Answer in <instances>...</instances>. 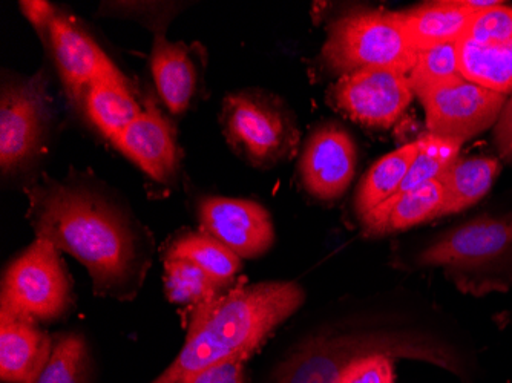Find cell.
<instances>
[{
    "label": "cell",
    "mask_w": 512,
    "mask_h": 383,
    "mask_svg": "<svg viewBox=\"0 0 512 383\" xmlns=\"http://www.w3.org/2000/svg\"><path fill=\"white\" fill-rule=\"evenodd\" d=\"M28 197V218L37 238L83 264L97 295H137L151 264L149 239L117 204L91 187L50 178L30 187Z\"/></svg>",
    "instance_id": "obj_1"
},
{
    "label": "cell",
    "mask_w": 512,
    "mask_h": 383,
    "mask_svg": "<svg viewBox=\"0 0 512 383\" xmlns=\"http://www.w3.org/2000/svg\"><path fill=\"white\" fill-rule=\"evenodd\" d=\"M304 299L306 293L296 282L270 281L238 285L191 308L183 350L152 383H191L218 362L249 359Z\"/></svg>",
    "instance_id": "obj_2"
},
{
    "label": "cell",
    "mask_w": 512,
    "mask_h": 383,
    "mask_svg": "<svg viewBox=\"0 0 512 383\" xmlns=\"http://www.w3.org/2000/svg\"><path fill=\"white\" fill-rule=\"evenodd\" d=\"M417 262L442 267L468 292L506 289L512 282V215L468 221L431 243Z\"/></svg>",
    "instance_id": "obj_3"
},
{
    "label": "cell",
    "mask_w": 512,
    "mask_h": 383,
    "mask_svg": "<svg viewBox=\"0 0 512 383\" xmlns=\"http://www.w3.org/2000/svg\"><path fill=\"white\" fill-rule=\"evenodd\" d=\"M416 56L396 13L378 10L352 11L335 20L321 53L325 68L339 77L364 69L408 76Z\"/></svg>",
    "instance_id": "obj_4"
},
{
    "label": "cell",
    "mask_w": 512,
    "mask_h": 383,
    "mask_svg": "<svg viewBox=\"0 0 512 383\" xmlns=\"http://www.w3.org/2000/svg\"><path fill=\"white\" fill-rule=\"evenodd\" d=\"M73 304V284L50 241L37 238L5 270L0 310L39 324L62 319Z\"/></svg>",
    "instance_id": "obj_5"
},
{
    "label": "cell",
    "mask_w": 512,
    "mask_h": 383,
    "mask_svg": "<svg viewBox=\"0 0 512 383\" xmlns=\"http://www.w3.org/2000/svg\"><path fill=\"white\" fill-rule=\"evenodd\" d=\"M376 353L422 359L460 374L456 357L437 345L394 338H336L316 339L296 351L279 371L276 383H338L348 362Z\"/></svg>",
    "instance_id": "obj_6"
},
{
    "label": "cell",
    "mask_w": 512,
    "mask_h": 383,
    "mask_svg": "<svg viewBox=\"0 0 512 383\" xmlns=\"http://www.w3.org/2000/svg\"><path fill=\"white\" fill-rule=\"evenodd\" d=\"M221 123L230 145L258 166L278 163L298 143V129L289 112L258 92L229 95Z\"/></svg>",
    "instance_id": "obj_7"
},
{
    "label": "cell",
    "mask_w": 512,
    "mask_h": 383,
    "mask_svg": "<svg viewBox=\"0 0 512 383\" xmlns=\"http://www.w3.org/2000/svg\"><path fill=\"white\" fill-rule=\"evenodd\" d=\"M48 122L50 97L43 71L33 77L4 80L0 99V166L5 175L33 163L45 143Z\"/></svg>",
    "instance_id": "obj_8"
},
{
    "label": "cell",
    "mask_w": 512,
    "mask_h": 383,
    "mask_svg": "<svg viewBox=\"0 0 512 383\" xmlns=\"http://www.w3.org/2000/svg\"><path fill=\"white\" fill-rule=\"evenodd\" d=\"M419 100L427 114L428 132L460 143L496 125L508 102L505 94L467 79L431 89Z\"/></svg>",
    "instance_id": "obj_9"
},
{
    "label": "cell",
    "mask_w": 512,
    "mask_h": 383,
    "mask_svg": "<svg viewBox=\"0 0 512 383\" xmlns=\"http://www.w3.org/2000/svg\"><path fill=\"white\" fill-rule=\"evenodd\" d=\"M408 76L391 69H364L339 77L330 91L336 109L368 128L388 129L413 100Z\"/></svg>",
    "instance_id": "obj_10"
},
{
    "label": "cell",
    "mask_w": 512,
    "mask_h": 383,
    "mask_svg": "<svg viewBox=\"0 0 512 383\" xmlns=\"http://www.w3.org/2000/svg\"><path fill=\"white\" fill-rule=\"evenodd\" d=\"M36 31L48 43L60 79L74 102H80L97 80L125 77L73 16L53 7L48 19Z\"/></svg>",
    "instance_id": "obj_11"
},
{
    "label": "cell",
    "mask_w": 512,
    "mask_h": 383,
    "mask_svg": "<svg viewBox=\"0 0 512 383\" xmlns=\"http://www.w3.org/2000/svg\"><path fill=\"white\" fill-rule=\"evenodd\" d=\"M358 152L352 135L336 123L319 126L307 138L299 160V178L312 197L335 201L356 174Z\"/></svg>",
    "instance_id": "obj_12"
},
{
    "label": "cell",
    "mask_w": 512,
    "mask_h": 383,
    "mask_svg": "<svg viewBox=\"0 0 512 383\" xmlns=\"http://www.w3.org/2000/svg\"><path fill=\"white\" fill-rule=\"evenodd\" d=\"M203 232L218 239L240 258H258L275 243L269 212L261 204L237 198H204L198 207Z\"/></svg>",
    "instance_id": "obj_13"
},
{
    "label": "cell",
    "mask_w": 512,
    "mask_h": 383,
    "mask_svg": "<svg viewBox=\"0 0 512 383\" xmlns=\"http://www.w3.org/2000/svg\"><path fill=\"white\" fill-rule=\"evenodd\" d=\"M114 145L154 180L171 183L177 178L180 148L174 125L152 97L145 100L142 114L114 141Z\"/></svg>",
    "instance_id": "obj_14"
},
{
    "label": "cell",
    "mask_w": 512,
    "mask_h": 383,
    "mask_svg": "<svg viewBox=\"0 0 512 383\" xmlns=\"http://www.w3.org/2000/svg\"><path fill=\"white\" fill-rule=\"evenodd\" d=\"M54 339L37 322L0 310V379L33 383L53 351Z\"/></svg>",
    "instance_id": "obj_15"
},
{
    "label": "cell",
    "mask_w": 512,
    "mask_h": 383,
    "mask_svg": "<svg viewBox=\"0 0 512 383\" xmlns=\"http://www.w3.org/2000/svg\"><path fill=\"white\" fill-rule=\"evenodd\" d=\"M442 204L444 187L439 180H431L407 192L393 195L362 218L361 223L368 236L402 232L440 217Z\"/></svg>",
    "instance_id": "obj_16"
},
{
    "label": "cell",
    "mask_w": 512,
    "mask_h": 383,
    "mask_svg": "<svg viewBox=\"0 0 512 383\" xmlns=\"http://www.w3.org/2000/svg\"><path fill=\"white\" fill-rule=\"evenodd\" d=\"M477 13L465 0H450L422 5L396 16L411 46L421 51L462 40Z\"/></svg>",
    "instance_id": "obj_17"
},
{
    "label": "cell",
    "mask_w": 512,
    "mask_h": 383,
    "mask_svg": "<svg viewBox=\"0 0 512 383\" xmlns=\"http://www.w3.org/2000/svg\"><path fill=\"white\" fill-rule=\"evenodd\" d=\"M152 76L158 95L174 115L188 111L198 88V68L183 43H172L155 34L151 56Z\"/></svg>",
    "instance_id": "obj_18"
},
{
    "label": "cell",
    "mask_w": 512,
    "mask_h": 383,
    "mask_svg": "<svg viewBox=\"0 0 512 383\" xmlns=\"http://www.w3.org/2000/svg\"><path fill=\"white\" fill-rule=\"evenodd\" d=\"M83 103L92 125L112 143L143 111L126 77H109L92 83Z\"/></svg>",
    "instance_id": "obj_19"
},
{
    "label": "cell",
    "mask_w": 512,
    "mask_h": 383,
    "mask_svg": "<svg viewBox=\"0 0 512 383\" xmlns=\"http://www.w3.org/2000/svg\"><path fill=\"white\" fill-rule=\"evenodd\" d=\"M502 164L493 157L457 158L437 180L444 187L440 217L467 210L493 187Z\"/></svg>",
    "instance_id": "obj_20"
},
{
    "label": "cell",
    "mask_w": 512,
    "mask_h": 383,
    "mask_svg": "<svg viewBox=\"0 0 512 383\" xmlns=\"http://www.w3.org/2000/svg\"><path fill=\"white\" fill-rule=\"evenodd\" d=\"M419 151V141H413L376 161L362 178L355 198L359 220L367 217L376 207L398 194Z\"/></svg>",
    "instance_id": "obj_21"
},
{
    "label": "cell",
    "mask_w": 512,
    "mask_h": 383,
    "mask_svg": "<svg viewBox=\"0 0 512 383\" xmlns=\"http://www.w3.org/2000/svg\"><path fill=\"white\" fill-rule=\"evenodd\" d=\"M457 50L463 79L500 94H512V42L477 45L462 39Z\"/></svg>",
    "instance_id": "obj_22"
},
{
    "label": "cell",
    "mask_w": 512,
    "mask_h": 383,
    "mask_svg": "<svg viewBox=\"0 0 512 383\" xmlns=\"http://www.w3.org/2000/svg\"><path fill=\"white\" fill-rule=\"evenodd\" d=\"M165 259L194 262L207 275L229 287L241 270V258L206 232L186 233L172 241Z\"/></svg>",
    "instance_id": "obj_23"
},
{
    "label": "cell",
    "mask_w": 512,
    "mask_h": 383,
    "mask_svg": "<svg viewBox=\"0 0 512 383\" xmlns=\"http://www.w3.org/2000/svg\"><path fill=\"white\" fill-rule=\"evenodd\" d=\"M165 289L174 304L198 307L227 292V285L207 275L194 262L165 259Z\"/></svg>",
    "instance_id": "obj_24"
},
{
    "label": "cell",
    "mask_w": 512,
    "mask_h": 383,
    "mask_svg": "<svg viewBox=\"0 0 512 383\" xmlns=\"http://www.w3.org/2000/svg\"><path fill=\"white\" fill-rule=\"evenodd\" d=\"M457 43L459 42L444 43L417 51L416 63L408 74V82L414 95L421 97L431 89L463 79Z\"/></svg>",
    "instance_id": "obj_25"
},
{
    "label": "cell",
    "mask_w": 512,
    "mask_h": 383,
    "mask_svg": "<svg viewBox=\"0 0 512 383\" xmlns=\"http://www.w3.org/2000/svg\"><path fill=\"white\" fill-rule=\"evenodd\" d=\"M88 373L85 339L79 334H62L54 339L50 359L33 383H86Z\"/></svg>",
    "instance_id": "obj_26"
},
{
    "label": "cell",
    "mask_w": 512,
    "mask_h": 383,
    "mask_svg": "<svg viewBox=\"0 0 512 383\" xmlns=\"http://www.w3.org/2000/svg\"><path fill=\"white\" fill-rule=\"evenodd\" d=\"M419 151L399 192H407L431 180H437L459 158L463 143L428 132L419 138Z\"/></svg>",
    "instance_id": "obj_27"
},
{
    "label": "cell",
    "mask_w": 512,
    "mask_h": 383,
    "mask_svg": "<svg viewBox=\"0 0 512 383\" xmlns=\"http://www.w3.org/2000/svg\"><path fill=\"white\" fill-rule=\"evenodd\" d=\"M463 40L477 45H503L512 42V8L500 4L480 11L471 20Z\"/></svg>",
    "instance_id": "obj_28"
},
{
    "label": "cell",
    "mask_w": 512,
    "mask_h": 383,
    "mask_svg": "<svg viewBox=\"0 0 512 383\" xmlns=\"http://www.w3.org/2000/svg\"><path fill=\"white\" fill-rule=\"evenodd\" d=\"M338 383H394V367L388 354H367L348 362Z\"/></svg>",
    "instance_id": "obj_29"
},
{
    "label": "cell",
    "mask_w": 512,
    "mask_h": 383,
    "mask_svg": "<svg viewBox=\"0 0 512 383\" xmlns=\"http://www.w3.org/2000/svg\"><path fill=\"white\" fill-rule=\"evenodd\" d=\"M246 361L243 357H234L218 362L195 376L191 383H244Z\"/></svg>",
    "instance_id": "obj_30"
},
{
    "label": "cell",
    "mask_w": 512,
    "mask_h": 383,
    "mask_svg": "<svg viewBox=\"0 0 512 383\" xmlns=\"http://www.w3.org/2000/svg\"><path fill=\"white\" fill-rule=\"evenodd\" d=\"M497 152L505 161L512 160V97L503 106L494 129Z\"/></svg>",
    "instance_id": "obj_31"
}]
</instances>
